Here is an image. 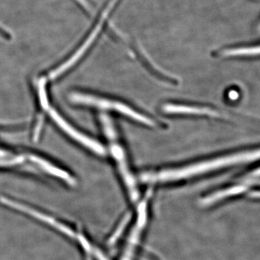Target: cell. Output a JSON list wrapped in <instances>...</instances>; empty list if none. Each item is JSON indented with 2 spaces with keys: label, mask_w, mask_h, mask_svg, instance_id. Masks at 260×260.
<instances>
[{
  "label": "cell",
  "mask_w": 260,
  "mask_h": 260,
  "mask_svg": "<svg viewBox=\"0 0 260 260\" xmlns=\"http://www.w3.org/2000/svg\"><path fill=\"white\" fill-rule=\"evenodd\" d=\"M260 158V150L232 154L226 156L220 157L197 162L178 169H164L155 172L145 173L141 176L143 181L147 183L167 182L182 180L188 178L201 175L205 173L217 170L221 168L256 160Z\"/></svg>",
  "instance_id": "cell-1"
},
{
  "label": "cell",
  "mask_w": 260,
  "mask_h": 260,
  "mask_svg": "<svg viewBox=\"0 0 260 260\" xmlns=\"http://www.w3.org/2000/svg\"><path fill=\"white\" fill-rule=\"evenodd\" d=\"M101 121H102L103 129L105 132L106 136L110 145L112 157L115 160L123 181L127 189L130 199L133 202L137 201L138 199V190L136 182L128 167L125 152L118 142L117 135L113 125L112 121L105 114H102Z\"/></svg>",
  "instance_id": "cell-2"
},
{
  "label": "cell",
  "mask_w": 260,
  "mask_h": 260,
  "mask_svg": "<svg viewBox=\"0 0 260 260\" xmlns=\"http://www.w3.org/2000/svg\"><path fill=\"white\" fill-rule=\"evenodd\" d=\"M70 100L75 104H83V105L90 106L101 109L114 111V112L127 116L133 120L141 123L144 125L153 126L155 122L148 116L136 112L133 108L125 105L123 103L116 101L109 100L104 98L95 96L89 94L74 93L70 94Z\"/></svg>",
  "instance_id": "cell-3"
},
{
  "label": "cell",
  "mask_w": 260,
  "mask_h": 260,
  "mask_svg": "<svg viewBox=\"0 0 260 260\" xmlns=\"http://www.w3.org/2000/svg\"><path fill=\"white\" fill-rule=\"evenodd\" d=\"M49 115H50L51 119H53L57 125L59 126L63 131H64L70 137H71L73 139L76 140L78 143H80L85 146V148L90 149L91 151L100 155H105L107 153V150L100 143L95 141L89 138L86 135L82 134L80 132L78 131L75 129L73 126L68 124L66 121L63 119L62 117L54 109L49 110Z\"/></svg>",
  "instance_id": "cell-4"
},
{
  "label": "cell",
  "mask_w": 260,
  "mask_h": 260,
  "mask_svg": "<svg viewBox=\"0 0 260 260\" xmlns=\"http://www.w3.org/2000/svg\"><path fill=\"white\" fill-rule=\"evenodd\" d=\"M0 202L3 204L8 205L10 208H13V209L19 210L20 212L27 213L28 215H30L32 218L38 219L43 223H47L48 225H51L56 230L59 231V232L62 233L63 234L68 236L70 238H76V234L70 228L64 224L60 223V222L56 221L54 218H51L50 216L44 215V213H40L37 210L32 209L31 208L26 206V205L20 204V203H17L14 200L8 199V198H0Z\"/></svg>",
  "instance_id": "cell-5"
},
{
  "label": "cell",
  "mask_w": 260,
  "mask_h": 260,
  "mask_svg": "<svg viewBox=\"0 0 260 260\" xmlns=\"http://www.w3.org/2000/svg\"><path fill=\"white\" fill-rule=\"evenodd\" d=\"M164 112L167 114H191V115H207L213 117H220V114L208 108L192 107V106L168 104L164 106Z\"/></svg>",
  "instance_id": "cell-6"
},
{
  "label": "cell",
  "mask_w": 260,
  "mask_h": 260,
  "mask_svg": "<svg viewBox=\"0 0 260 260\" xmlns=\"http://www.w3.org/2000/svg\"><path fill=\"white\" fill-rule=\"evenodd\" d=\"M30 158L32 162H36L39 167H42L44 171L51 174V175L60 178L62 180L66 181L67 183L71 184V185L76 184V181H75L74 178L70 175L68 172L58 169L57 167H54V165L47 161V160L39 158V157L35 156V155H32Z\"/></svg>",
  "instance_id": "cell-7"
},
{
  "label": "cell",
  "mask_w": 260,
  "mask_h": 260,
  "mask_svg": "<svg viewBox=\"0 0 260 260\" xmlns=\"http://www.w3.org/2000/svg\"><path fill=\"white\" fill-rule=\"evenodd\" d=\"M246 189V186L245 185L232 186V187H229L228 189H223V190L217 191V192L210 194L209 196L203 198L200 203L203 206H208V205L216 203L219 200L225 199V198L233 196V195L241 194V193L245 191Z\"/></svg>",
  "instance_id": "cell-8"
},
{
  "label": "cell",
  "mask_w": 260,
  "mask_h": 260,
  "mask_svg": "<svg viewBox=\"0 0 260 260\" xmlns=\"http://www.w3.org/2000/svg\"><path fill=\"white\" fill-rule=\"evenodd\" d=\"M223 56H244L260 55V46L254 47L232 48L222 51Z\"/></svg>",
  "instance_id": "cell-9"
},
{
  "label": "cell",
  "mask_w": 260,
  "mask_h": 260,
  "mask_svg": "<svg viewBox=\"0 0 260 260\" xmlns=\"http://www.w3.org/2000/svg\"><path fill=\"white\" fill-rule=\"evenodd\" d=\"M128 218L127 217H126V218H124V220L121 221V223L120 225H119V226L117 228V230H116V232L114 233V234H113L112 238H111V240H109V242L111 243V244H113L114 242H115L116 239L119 238V235L121 234V232H123V230H124V227H125L126 223H127L128 221Z\"/></svg>",
  "instance_id": "cell-10"
},
{
  "label": "cell",
  "mask_w": 260,
  "mask_h": 260,
  "mask_svg": "<svg viewBox=\"0 0 260 260\" xmlns=\"http://www.w3.org/2000/svg\"><path fill=\"white\" fill-rule=\"evenodd\" d=\"M41 88L40 93H41V102H42V105L44 108L48 107V102H47V95H46L45 90L44 88Z\"/></svg>",
  "instance_id": "cell-11"
},
{
  "label": "cell",
  "mask_w": 260,
  "mask_h": 260,
  "mask_svg": "<svg viewBox=\"0 0 260 260\" xmlns=\"http://www.w3.org/2000/svg\"><path fill=\"white\" fill-rule=\"evenodd\" d=\"M0 37L5 39H10L12 38L11 34L8 30L0 25Z\"/></svg>",
  "instance_id": "cell-12"
},
{
  "label": "cell",
  "mask_w": 260,
  "mask_h": 260,
  "mask_svg": "<svg viewBox=\"0 0 260 260\" xmlns=\"http://www.w3.org/2000/svg\"><path fill=\"white\" fill-rule=\"evenodd\" d=\"M260 175V169L256 170L255 172H254L253 176H259Z\"/></svg>",
  "instance_id": "cell-13"
}]
</instances>
